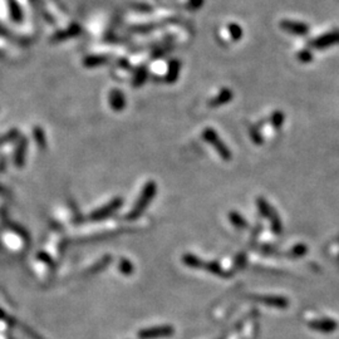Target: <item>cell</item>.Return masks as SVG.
Listing matches in <instances>:
<instances>
[{
  "mask_svg": "<svg viewBox=\"0 0 339 339\" xmlns=\"http://www.w3.org/2000/svg\"><path fill=\"white\" fill-rule=\"evenodd\" d=\"M156 194H157V184L155 181H148L142 189V193L140 195L139 200L136 201L135 206L133 209L131 210L130 212L127 214V219L128 220H136L139 219L146 209L148 207L149 203L153 201L155 198Z\"/></svg>",
  "mask_w": 339,
  "mask_h": 339,
  "instance_id": "cell-1",
  "label": "cell"
},
{
  "mask_svg": "<svg viewBox=\"0 0 339 339\" xmlns=\"http://www.w3.org/2000/svg\"><path fill=\"white\" fill-rule=\"evenodd\" d=\"M256 206H258L259 212L263 215V217H265L270 223V228L273 230V233L279 235L283 233V221L280 219L279 214L277 212V210L271 206L270 203L265 200L264 197H258L256 198Z\"/></svg>",
  "mask_w": 339,
  "mask_h": 339,
  "instance_id": "cell-2",
  "label": "cell"
},
{
  "mask_svg": "<svg viewBox=\"0 0 339 339\" xmlns=\"http://www.w3.org/2000/svg\"><path fill=\"white\" fill-rule=\"evenodd\" d=\"M202 139H203V141L206 142V144H209L210 146H211L212 148L217 152V155L223 158L224 161H231V158H233V153H231V151L229 149V147L226 146L225 142L220 139V136L217 135V132L214 130V128H211V127L205 128L202 132Z\"/></svg>",
  "mask_w": 339,
  "mask_h": 339,
  "instance_id": "cell-3",
  "label": "cell"
},
{
  "mask_svg": "<svg viewBox=\"0 0 339 339\" xmlns=\"http://www.w3.org/2000/svg\"><path fill=\"white\" fill-rule=\"evenodd\" d=\"M123 203V200L120 197L114 198V200H112L111 202L107 203L106 206L102 207V209L97 210V211H95L92 214V220H103L106 219V217L111 216L112 214H114V212L117 211V210L120 209L121 206H122Z\"/></svg>",
  "mask_w": 339,
  "mask_h": 339,
  "instance_id": "cell-4",
  "label": "cell"
},
{
  "mask_svg": "<svg viewBox=\"0 0 339 339\" xmlns=\"http://www.w3.org/2000/svg\"><path fill=\"white\" fill-rule=\"evenodd\" d=\"M313 47L317 49H326L339 44V30H333L313 41Z\"/></svg>",
  "mask_w": 339,
  "mask_h": 339,
  "instance_id": "cell-5",
  "label": "cell"
},
{
  "mask_svg": "<svg viewBox=\"0 0 339 339\" xmlns=\"http://www.w3.org/2000/svg\"><path fill=\"white\" fill-rule=\"evenodd\" d=\"M280 27L288 33L295 34V36H307L309 32V27L307 24L300 22H294V20H283L280 23Z\"/></svg>",
  "mask_w": 339,
  "mask_h": 339,
  "instance_id": "cell-6",
  "label": "cell"
},
{
  "mask_svg": "<svg viewBox=\"0 0 339 339\" xmlns=\"http://www.w3.org/2000/svg\"><path fill=\"white\" fill-rule=\"evenodd\" d=\"M234 97L233 91H230L229 88H223L220 91L216 96H215L212 99L209 100V106L212 107V108H216V107H221L224 104L229 103Z\"/></svg>",
  "mask_w": 339,
  "mask_h": 339,
  "instance_id": "cell-7",
  "label": "cell"
},
{
  "mask_svg": "<svg viewBox=\"0 0 339 339\" xmlns=\"http://www.w3.org/2000/svg\"><path fill=\"white\" fill-rule=\"evenodd\" d=\"M229 217V221H230L231 224H233V226L235 229H238V230H246V229H249V224H247V221L245 220V217L242 216V214H239L238 211H230L228 215Z\"/></svg>",
  "mask_w": 339,
  "mask_h": 339,
  "instance_id": "cell-8",
  "label": "cell"
},
{
  "mask_svg": "<svg viewBox=\"0 0 339 339\" xmlns=\"http://www.w3.org/2000/svg\"><path fill=\"white\" fill-rule=\"evenodd\" d=\"M109 104L114 111H122L126 106L125 96L120 91H112L109 95Z\"/></svg>",
  "mask_w": 339,
  "mask_h": 339,
  "instance_id": "cell-9",
  "label": "cell"
},
{
  "mask_svg": "<svg viewBox=\"0 0 339 339\" xmlns=\"http://www.w3.org/2000/svg\"><path fill=\"white\" fill-rule=\"evenodd\" d=\"M182 263L191 269H203V265H205V261L201 260L198 256L190 254V252L184 254V256H182Z\"/></svg>",
  "mask_w": 339,
  "mask_h": 339,
  "instance_id": "cell-10",
  "label": "cell"
},
{
  "mask_svg": "<svg viewBox=\"0 0 339 339\" xmlns=\"http://www.w3.org/2000/svg\"><path fill=\"white\" fill-rule=\"evenodd\" d=\"M203 269L209 271V273H211V274L217 275V277L229 278L228 273H225V271H224V269L221 268V265H220L217 261H205Z\"/></svg>",
  "mask_w": 339,
  "mask_h": 339,
  "instance_id": "cell-11",
  "label": "cell"
},
{
  "mask_svg": "<svg viewBox=\"0 0 339 339\" xmlns=\"http://www.w3.org/2000/svg\"><path fill=\"white\" fill-rule=\"evenodd\" d=\"M180 69H181V64H180L179 60H171L170 64H168L167 76H166L167 82H171V83L176 82L177 78H179Z\"/></svg>",
  "mask_w": 339,
  "mask_h": 339,
  "instance_id": "cell-12",
  "label": "cell"
},
{
  "mask_svg": "<svg viewBox=\"0 0 339 339\" xmlns=\"http://www.w3.org/2000/svg\"><path fill=\"white\" fill-rule=\"evenodd\" d=\"M259 299L260 301H263V303L265 304H269V305H274V307H278V308H287L288 305V300L285 298H283V296H260V298H256Z\"/></svg>",
  "mask_w": 339,
  "mask_h": 339,
  "instance_id": "cell-13",
  "label": "cell"
},
{
  "mask_svg": "<svg viewBox=\"0 0 339 339\" xmlns=\"http://www.w3.org/2000/svg\"><path fill=\"white\" fill-rule=\"evenodd\" d=\"M284 121H285V114L283 113L282 111L273 112V114H271V117H270V122H271V125L277 128V130H279V128L283 127Z\"/></svg>",
  "mask_w": 339,
  "mask_h": 339,
  "instance_id": "cell-14",
  "label": "cell"
},
{
  "mask_svg": "<svg viewBox=\"0 0 339 339\" xmlns=\"http://www.w3.org/2000/svg\"><path fill=\"white\" fill-rule=\"evenodd\" d=\"M308 252V246L305 244H296L293 246L289 251V256L291 258H303Z\"/></svg>",
  "mask_w": 339,
  "mask_h": 339,
  "instance_id": "cell-15",
  "label": "cell"
},
{
  "mask_svg": "<svg viewBox=\"0 0 339 339\" xmlns=\"http://www.w3.org/2000/svg\"><path fill=\"white\" fill-rule=\"evenodd\" d=\"M172 332L171 328H167V327H163V328H157V329H151V331H145L142 332V336L145 337H157V336H166V334H170Z\"/></svg>",
  "mask_w": 339,
  "mask_h": 339,
  "instance_id": "cell-16",
  "label": "cell"
},
{
  "mask_svg": "<svg viewBox=\"0 0 339 339\" xmlns=\"http://www.w3.org/2000/svg\"><path fill=\"white\" fill-rule=\"evenodd\" d=\"M229 33L234 41H239L242 37V29L238 24H229Z\"/></svg>",
  "mask_w": 339,
  "mask_h": 339,
  "instance_id": "cell-17",
  "label": "cell"
},
{
  "mask_svg": "<svg viewBox=\"0 0 339 339\" xmlns=\"http://www.w3.org/2000/svg\"><path fill=\"white\" fill-rule=\"evenodd\" d=\"M310 326H313V328H317V329H332L334 327V323L333 322H331V320H319V322H315V323H312Z\"/></svg>",
  "mask_w": 339,
  "mask_h": 339,
  "instance_id": "cell-18",
  "label": "cell"
},
{
  "mask_svg": "<svg viewBox=\"0 0 339 339\" xmlns=\"http://www.w3.org/2000/svg\"><path fill=\"white\" fill-rule=\"evenodd\" d=\"M120 270L122 271L123 274H131L133 271V264L131 263V261H128V260H122L120 263Z\"/></svg>",
  "mask_w": 339,
  "mask_h": 339,
  "instance_id": "cell-19",
  "label": "cell"
},
{
  "mask_svg": "<svg viewBox=\"0 0 339 339\" xmlns=\"http://www.w3.org/2000/svg\"><path fill=\"white\" fill-rule=\"evenodd\" d=\"M298 59L303 63H309L310 60H313V54L309 52V50L304 49V50H301V52L298 53Z\"/></svg>",
  "mask_w": 339,
  "mask_h": 339,
  "instance_id": "cell-20",
  "label": "cell"
},
{
  "mask_svg": "<svg viewBox=\"0 0 339 339\" xmlns=\"http://www.w3.org/2000/svg\"><path fill=\"white\" fill-rule=\"evenodd\" d=\"M250 137L252 139V141L255 142V144H263V137L260 136V133H259L258 128L255 127H251L250 128Z\"/></svg>",
  "mask_w": 339,
  "mask_h": 339,
  "instance_id": "cell-21",
  "label": "cell"
},
{
  "mask_svg": "<svg viewBox=\"0 0 339 339\" xmlns=\"http://www.w3.org/2000/svg\"><path fill=\"white\" fill-rule=\"evenodd\" d=\"M245 261H246V255H245L244 252H242V254H239V255L236 256V263H235L236 269H242V268H244Z\"/></svg>",
  "mask_w": 339,
  "mask_h": 339,
  "instance_id": "cell-22",
  "label": "cell"
}]
</instances>
